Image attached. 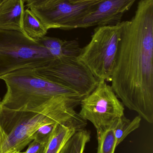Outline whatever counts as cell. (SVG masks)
I'll use <instances>...</instances> for the list:
<instances>
[{
	"label": "cell",
	"mask_w": 153,
	"mask_h": 153,
	"mask_svg": "<svg viewBox=\"0 0 153 153\" xmlns=\"http://www.w3.org/2000/svg\"><path fill=\"white\" fill-rule=\"evenodd\" d=\"M110 82L124 106L153 123V0H140L125 21Z\"/></svg>",
	"instance_id": "cell-1"
},
{
	"label": "cell",
	"mask_w": 153,
	"mask_h": 153,
	"mask_svg": "<svg viewBox=\"0 0 153 153\" xmlns=\"http://www.w3.org/2000/svg\"><path fill=\"white\" fill-rule=\"evenodd\" d=\"M0 79L6 88L2 104L10 109L66 121L78 114L75 108L83 98L68 86L23 71H15Z\"/></svg>",
	"instance_id": "cell-2"
},
{
	"label": "cell",
	"mask_w": 153,
	"mask_h": 153,
	"mask_svg": "<svg viewBox=\"0 0 153 153\" xmlns=\"http://www.w3.org/2000/svg\"><path fill=\"white\" fill-rule=\"evenodd\" d=\"M125 22L97 27L77 57L99 81H111Z\"/></svg>",
	"instance_id": "cell-3"
},
{
	"label": "cell",
	"mask_w": 153,
	"mask_h": 153,
	"mask_svg": "<svg viewBox=\"0 0 153 153\" xmlns=\"http://www.w3.org/2000/svg\"><path fill=\"white\" fill-rule=\"evenodd\" d=\"M53 58L42 44L22 32L0 30V77L15 71L37 67Z\"/></svg>",
	"instance_id": "cell-4"
},
{
	"label": "cell",
	"mask_w": 153,
	"mask_h": 153,
	"mask_svg": "<svg viewBox=\"0 0 153 153\" xmlns=\"http://www.w3.org/2000/svg\"><path fill=\"white\" fill-rule=\"evenodd\" d=\"M70 87L83 98L91 93L99 81L77 57L62 56L48 60L37 67L19 70Z\"/></svg>",
	"instance_id": "cell-5"
},
{
	"label": "cell",
	"mask_w": 153,
	"mask_h": 153,
	"mask_svg": "<svg viewBox=\"0 0 153 153\" xmlns=\"http://www.w3.org/2000/svg\"><path fill=\"white\" fill-rule=\"evenodd\" d=\"M67 120L62 121L36 112L10 109L2 106L0 124L7 138L1 153L21 152L34 140L35 133L42 126Z\"/></svg>",
	"instance_id": "cell-6"
},
{
	"label": "cell",
	"mask_w": 153,
	"mask_h": 153,
	"mask_svg": "<svg viewBox=\"0 0 153 153\" xmlns=\"http://www.w3.org/2000/svg\"><path fill=\"white\" fill-rule=\"evenodd\" d=\"M79 115L93 124L97 132L111 126L125 115V107L112 87L105 81H99L95 90L82 99Z\"/></svg>",
	"instance_id": "cell-7"
},
{
	"label": "cell",
	"mask_w": 153,
	"mask_h": 153,
	"mask_svg": "<svg viewBox=\"0 0 153 153\" xmlns=\"http://www.w3.org/2000/svg\"><path fill=\"white\" fill-rule=\"evenodd\" d=\"M101 1L73 3L67 0L49 7L30 9L48 30H70L77 28L80 22L97 8Z\"/></svg>",
	"instance_id": "cell-8"
},
{
	"label": "cell",
	"mask_w": 153,
	"mask_h": 153,
	"mask_svg": "<svg viewBox=\"0 0 153 153\" xmlns=\"http://www.w3.org/2000/svg\"><path fill=\"white\" fill-rule=\"evenodd\" d=\"M137 0H102L97 8L86 16L77 28L94 26L113 25L121 22L125 13L130 10Z\"/></svg>",
	"instance_id": "cell-9"
},
{
	"label": "cell",
	"mask_w": 153,
	"mask_h": 153,
	"mask_svg": "<svg viewBox=\"0 0 153 153\" xmlns=\"http://www.w3.org/2000/svg\"><path fill=\"white\" fill-rule=\"evenodd\" d=\"M87 124L78 113L67 121L58 124L49 137L45 153H60L72 136L85 129Z\"/></svg>",
	"instance_id": "cell-10"
},
{
	"label": "cell",
	"mask_w": 153,
	"mask_h": 153,
	"mask_svg": "<svg viewBox=\"0 0 153 153\" xmlns=\"http://www.w3.org/2000/svg\"><path fill=\"white\" fill-rule=\"evenodd\" d=\"M23 0H2L0 3V30L23 32Z\"/></svg>",
	"instance_id": "cell-11"
},
{
	"label": "cell",
	"mask_w": 153,
	"mask_h": 153,
	"mask_svg": "<svg viewBox=\"0 0 153 153\" xmlns=\"http://www.w3.org/2000/svg\"><path fill=\"white\" fill-rule=\"evenodd\" d=\"M22 30L24 35L36 41L45 36L48 31L34 13L28 8L24 10Z\"/></svg>",
	"instance_id": "cell-12"
},
{
	"label": "cell",
	"mask_w": 153,
	"mask_h": 153,
	"mask_svg": "<svg viewBox=\"0 0 153 153\" xmlns=\"http://www.w3.org/2000/svg\"><path fill=\"white\" fill-rule=\"evenodd\" d=\"M141 120L142 117L138 116L130 120L125 115L116 120L113 124V130L116 147L129 134L139 127Z\"/></svg>",
	"instance_id": "cell-13"
},
{
	"label": "cell",
	"mask_w": 153,
	"mask_h": 153,
	"mask_svg": "<svg viewBox=\"0 0 153 153\" xmlns=\"http://www.w3.org/2000/svg\"><path fill=\"white\" fill-rule=\"evenodd\" d=\"M90 131L84 129L78 131L69 139L60 153H84L86 144L90 140Z\"/></svg>",
	"instance_id": "cell-14"
},
{
	"label": "cell",
	"mask_w": 153,
	"mask_h": 153,
	"mask_svg": "<svg viewBox=\"0 0 153 153\" xmlns=\"http://www.w3.org/2000/svg\"><path fill=\"white\" fill-rule=\"evenodd\" d=\"M113 124L109 127L97 132L98 141L97 153L115 152L116 146L113 130Z\"/></svg>",
	"instance_id": "cell-15"
},
{
	"label": "cell",
	"mask_w": 153,
	"mask_h": 153,
	"mask_svg": "<svg viewBox=\"0 0 153 153\" xmlns=\"http://www.w3.org/2000/svg\"><path fill=\"white\" fill-rule=\"evenodd\" d=\"M51 53L54 58L63 56V46L64 40L57 38L45 36L38 40Z\"/></svg>",
	"instance_id": "cell-16"
},
{
	"label": "cell",
	"mask_w": 153,
	"mask_h": 153,
	"mask_svg": "<svg viewBox=\"0 0 153 153\" xmlns=\"http://www.w3.org/2000/svg\"><path fill=\"white\" fill-rule=\"evenodd\" d=\"M81 49L78 41L75 40L64 41L63 46V56L78 57Z\"/></svg>",
	"instance_id": "cell-17"
},
{
	"label": "cell",
	"mask_w": 153,
	"mask_h": 153,
	"mask_svg": "<svg viewBox=\"0 0 153 153\" xmlns=\"http://www.w3.org/2000/svg\"><path fill=\"white\" fill-rule=\"evenodd\" d=\"M65 1L67 0H31L29 2L27 3L26 6L28 9L49 7Z\"/></svg>",
	"instance_id": "cell-18"
},
{
	"label": "cell",
	"mask_w": 153,
	"mask_h": 153,
	"mask_svg": "<svg viewBox=\"0 0 153 153\" xmlns=\"http://www.w3.org/2000/svg\"><path fill=\"white\" fill-rule=\"evenodd\" d=\"M47 143L34 139L25 153H45Z\"/></svg>",
	"instance_id": "cell-19"
},
{
	"label": "cell",
	"mask_w": 153,
	"mask_h": 153,
	"mask_svg": "<svg viewBox=\"0 0 153 153\" xmlns=\"http://www.w3.org/2000/svg\"><path fill=\"white\" fill-rule=\"evenodd\" d=\"M2 104L1 103V100L0 99V115H1V111ZM7 138V134L4 131L1 124H0V153L1 152L2 149L4 145L6 142Z\"/></svg>",
	"instance_id": "cell-20"
},
{
	"label": "cell",
	"mask_w": 153,
	"mask_h": 153,
	"mask_svg": "<svg viewBox=\"0 0 153 153\" xmlns=\"http://www.w3.org/2000/svg\"><path fill=\"white\" fill-rule=\"evenodd\" d=\"M102 1V0H70L71 2H84L95 1Z\"/></svg>",
	"instance_id": "cell-21"
},
{
	"label": "cell",
	"mask_w": 153,
	"mask_h": 153,
	"mask_svg": "<svg viewBox=\"0 0 153 153\" xmlns=\"http://www.w3.org/2000/svg\"><path fill=\"white\" fill-rule=\"evenodd\" d=\"M9 153H25V152H10Z\"/></svg>",
	"instance_id": "cell-22"
},
{
	"label": "cell",
	"mask_w": 153,
	"mask_h": 153,
	"mask_svg": "<svg viewBox=\"0 0 153 153\" xmlns=\"http://www.w3.org/2000/svg\"><path fill=\"white\" fill-rule=\"evenodd\" d=\"M24 1V2H26L28 3V2H29L31 0H23Z\"/></svg>",
	"instance_id": "cell-23"
},
{
	"label": "cell",
	"mask_w": 153,
	"mask_h": 153,
	"mask_svg": "<svg viewBox=\"0 0 153 153\" xmlns=\"http://www.w3.org/2000/svg\"><path fill=\"white\" fill-rule=\"evenodd\" d=\"M2 1V0H0V3H1V1Z\"/></svg>",
	"instance_id": "cell-24"
}]
</instances>
